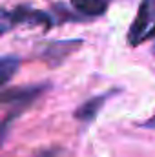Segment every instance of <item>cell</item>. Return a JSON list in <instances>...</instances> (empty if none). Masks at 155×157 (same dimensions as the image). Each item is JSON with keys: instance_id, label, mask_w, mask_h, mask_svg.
I'll list each match as a JSON object with an SVG mask.
<instances>
[{"instance_id": "cell-1", "label": "cell", "mask_w": 155, "mask_h": 157, "mask_svg": "<svg viewBox=\"0 0 155 157\" xmlns=\"http://www.w3.org/2000/svg\"><path fill=\"white\" fill-rule=\"evenodd\" d=\"M152 39H155V0H142L128 29V44L135 48Z\"/></svg>"}, {"instance_id": "cell-2", "label": "cell", "mask_w": 155, "mask_h": 157, "mask_svg": "<svg viewBox=\"0 0 155 157\" xmlns=\"http://www.w3.org/2000/svg\"><path fill=\"white\" fill-rule=\"evenodd\" d=\"M84 44L82 39H71V40H53V42H47L42 49H40V59L51 66V68H57L60 66L70 55H73L78 48Z\"/></svg>"}, {"instance_id": "cell-3", "label": "cell", "mask_w": 155, "mask_h": 157, "mask_svg": "<svg viewBox=\"0 0 155 157\" xmlns=\"http://www.w3.org/2000/svg\"><path fill=\"white\" fill-rule=\"evenodd\" d=\"M49 88L47 82L44 84H33V86H18L11 90L0 91V104H13L20 108H28L37 97H40Z\"/></svg>"}, {"instance_id": "cell-4", "label": "cell", "mask_w": 155, "mask_h": 157, "mask_svg": "<svg viewBox=\"0 0 155 157\" xmlns=\"http://www.w3.org/2000/svg\"><path fill=\"white\" fill-rule=\"evenodd\" d=\"M112 95H113V91H104V93H100V95H93V97H89L88 101H84L77 110H75L73 117L77 119L78 122L86 124V126L91 124V122L97 119V115L100 113L104 102H106Z\"/></svg>"}, {"instance_id": "cell-5", "label": "cell", "mask_w": 155, "mask_h": 157, "mask_svg": "<svg viewBox=\"0 0 155 157\" xmlns=\"http://www.w3.org/2000/svg\"><path fill=\"white\" fill-rule=\"evenodd\" d=\"M113 0H70L71 9L84 18L102 17Z\"/></svg>"}, {"instance_id": "cell-6", "label": "cell", "mask_w": 155, "mask_h": 157, "mask_svg": "<svg viewBox=\"0 0 155 157\" xmlns=\"http://www.w3.org/2000/svg\"><path fill=\"white\" fill-rule=\"evenodd\" d=\"M18 68H20V59L17 55L0 57V88H4L11 78L15 77Z\"/></svg>"}, {"instance_id": "cell-7", "label": "cell", "mask_w": 155, "mask_h": 157, "mask_svg": "<svg viewBox=\"0 0 155 157\" xmlns=\"http://www.w3.org/2000/svg\"><path fill=\"white\" fill-rule=\"evenodd\" d=\"M17 26H20V24H18L17 15H15V9H4V7H0V37L4 33L11 31V29H15Z\"/></svg>"}, {"instance_id": "cell-8", "label": "cell", "mask_w": 155, "mask_h": 157, "mask_svg": "<svg viewBox=\"0 0 155 157\" xmlns=\"http://www.w3.org/2000/svg\"><path fill=\"white\" fill-rule=\"evenodd\" d=\"M26 108H20V106H13V110L6 115V117L0 121V146H2V143L6 141V137H7V133H9V128H11V124H13V121L18 117L22 112H24Z\"/></svg>"}, {"instance_id": "cell-9", "label": "cell", "mask_w": 155, "mask_h": 157, "mask_svg": "<svg viewBox=\"0 0 155 157\" xmlns=\"http://www.w3.org/2000/svg\"><path fill=\"white\" fill-rule=\"evenodd\" d=\"M139 126L144 128V130H155V115H152L150 119H146L144 122H139Z\"/></svg>"}, {"instance_id": "cell-10", "label": "cell", "mask_w": 155, "mask_h": 157, "mask_svg": "<svg viewBox=\"0 0 155 157\" xmlns=\"http://www.w3.org/2000/svg\"><path fill=\"white\" fill-rule=\"evenodd\" d=\"M153 51H155V46H153Z\"/></svg>"}]
</instances>
